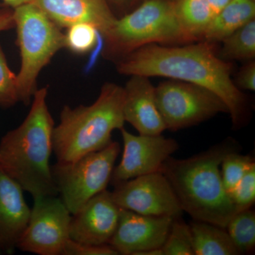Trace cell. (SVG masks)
I'll return each mask as SVG.
<instances>
[{
  "label": "cell",
  "instance_id": "d4e9b609",
  "mask_svg": "<svg viewBox=\"0 0 255 255\" xmlns=\"http://www.w3.org/2000/svg\"><path fill=\"white\" fill-rule=\"evenodd\" d=\"M17 102H19V100L16 75L9 68L0 45V107L9 108Z\"/></svg>",
  "mask_w": 255,
  "mask_h": 255
},
{
  "label": "cell",
  "instance_id": "ffe728a7",
  "mask_svg": "<svg viewBox=\"0 0 255 255\" xmlns=\"http://www.w3.org/2000/svg\"><path fill=\"white\" fill-rule=\"evenodd\" d=\"M219 57L223 60H253L255 58V19L223 40Z\"/></svg>",
  "mask_w": 255,
  "mask_h": 255
},
{
  "label": "cell",
  "instance_id": "4fadbf2b",
  "mask_svg": "<svg viewBox=\"0 0 255 255\" xmlns=\"http://www.w3.org/2000/svg\"><path fill=\"white\" fill-rule=\"evenodd\" d=\"M120 211L112 192L102 191L72 216L70 239L95 246L109 244L118 226Z\"/></svg>",
  "mask_w": 255,
  "mask_h": 255
},
{
  "label": "cell",
  "instance_id": "e0dca14e",
  "mask_svg": "<svg viewBox=\"0 0 255 255\" xmlns=\"http://www.w3.org/2000/svg\"><path fill=\"white\" fill-rule=\"evenodd\" d=\"M253 19H255V0H231L213 18L203 38L214 43L222 41Z\"/></svg>",
  "mask_w": 255,
  "mask_h": 255
},
{
  "label": "cell",
  "instance_id": "4316f807",
  "mask_svg": "<svg viewBox=\"0 0 255 255\" xmlns=\"http://www.w3.org/2000/svg\"><path fill=\"white\" fill-rule=\"evenodd\" d=\"M64 255H117L118 252L110 245L85 244L69 239L64 248Z\"/></svg>",
  "mask_w": 255,
  "mask_h": 255
},
{
  "label": "cell",
  "instance_id": "8992f818",
  "mask_svg": "<svg viewBox=\"0 0 255 255\" xmlns=\"http://www.w3.org/2000/svg\"><path fill=\"white\" fill-rule=\"evenodd\" d=\"M13 14L21 55L16 75L18 100L28 105L38 90L41 70L65 48V33L33 3L14 8Z\"/></svg>",
  "mask_w": 255,
  "mask_h": 255
},
{
  "label": "cell",
  "instance_id": "2e32d148",
  "mask_svg": "<svg viewBox=\"0 0 255 255\" xmlns=\"http://www.w3.org/2000/svg\"><path fill=\"white\" fill-rule=\"evenodd\" d=\"M22 188L0 169V254L14 253L29 221Z\"/></svg>",
  "mask_w": 255,
  "mask_h": 255
},
{
  "label": "cell",
  "instance_id": "6da1fadb",
  "mask_svg": "<svg viewBox=\"0 0 255 255\" xmlns=\"http://www.w3.org/2000/svg\"><path fill=\"white\" fill-rule=\"evenodd\" d=\"M117 69L129 76L165 77L204 87L227 106L235 128L247 122L246 96L231 79L232 64L220 58L214 42L173 47L146 45L117 60Z\"/></svg>",
  "mask_w": 255,
  "mask_h": 255
},
{
  "label": "cell",
  "instance_id": "ba28073f",
  "mask_svg": "<svg viewBox=\"0 0 255 255\" xmlns=\"http://www.w3.org/2000/svg\"><path fill=\"white\" fill-rule=\"evenodd\" d=\"M155 98L166 129L172 131L228 113L227 106L214 92L180 80L161 82L155 87Z\"/></svg>",
  "mask_w": 255,
  "mask_h": 255
},
{
  "label": "cell",
  "instance_id": "d6986e66",
  "mask_svg": "<svg viewBox=\"0 0 255 255\" xmlns=\"http://www.w3.org/2000/svg\"><path fill=\"white\" fill-rule=\"evenodd\" d=\"M174 4L179 22L190 41L203 38L214 17L207 0H174Z\"/></svg>",
  "mask_w": 255,
  "mask_h": 255
},
{
  "label": "cell",
  "instance_id": "83f0119b",
  "mask_svg": "<svg viewBox=\"0 0 255 255\" xmlns=\"http://www.w3.org/2000/svg\"><path fill=\"white\" fill-rule=\"evenodd\" d=\"M236 83L238 88L254 92L255 90V62L250 60L238 73Z\"/></svg>",
  "mask_w": 255,
  "mask_h": 255
},
{
  "label": "cell",
  "instance_id": "277c9868",
  "mask_svg": "<svg viewBox=\"0 0 255 255\" xmlns=\"http://www.w3.org/2000/svg\"><path fill=\"white\" fill-rule=\"evenodd\" d=\"M124 89L107 82L91 105L65 106L52 136L58 163H70L108 145L116 129L124 128Z\"/></svg>",
  "mask_w": 255,
  "mask_h": 255
},
{
  "label": "cell",
  "instance_id": "1f68e13d",
  "mask_svg": "<svg viewBox=\"0 0 255 255\" xmlns=\"http://www.w3.org/2000/svg\"><path fill=\"white\" fill-rule=\"evenodd\" d=\"M1 1H3V5L14 9L21 5L31 3L33 0H1Z\"/></svg>",
  "mask_w": 255,
  "mask_h": 255
},
{
  "label": "cell",
  "instance_id": "52a82bcc",
  "mask_svg": "<svg viewBox=\"0 0 255 255\" xmlns=\"http://www.w3.org/2000/svg\"><path fill=\"white\" fill-rule=\"evenodd\" d=\"M119 153V142L112 141L75 162H57L51 168L58 193L70 214L78 212L92 197L107 189Z\"/></svg>",
  "mask_w": 255,
  "mask_h": 255
},
{
  "label": "cell",
  "instance_id": "4dcf8cb0",
  "mask_svg": "<svg viewBox=\"0 0 255 255\" xmlns=\"http://www.w3.org/2000/svg\"><path fill=\"white\" fill-rule=\"evenodd\" d=\"M120 9H127L137 2L138 0H110Z\"/></svg>",
  "mask_w": 255,
  "mask_h": 255
},
{
  "label": "cell",
  "instance_id": "44dd1931",
  "mask_svg": "<svg viewBox=\"0 0 255 255\" xmlns=\"http://www.w3.org/2000/svg\"><path fill=\"white\" fill-rule=\"evenodd\" d=\"M228 233L240 254L255 246V214L251 209L236 213L228 223Z\"/></svg>",
  "mask_w": 255,
  "mask_h": 255
},
{
  "label": "cell",
  "instance_id": "3957f363",
  "mask_svg": "<svg viewBox=\"0 0 255 255\" xmlns=\"http://www.w3.org/2000/svg\"><path fill=\"white\" fill-rule=\"evenodd\" d=\"M233 151H238L237 144L228 139L189 158L169 157L164 162L161 172L172 186L183 211L194 221L226 229L236 214L220 169L223 158Z\"/></svg>",
  "mask_w": 255,
  "mask_h": 255
},
{
  "label": "cell",
  "instance_id": "484cf974",
  "mask_svg": "<svg viewBox=\"0 0 255 255\" xmlns=\"http://www.w3.org/2000/svg\"><path fill=\"white\" fill-rule=\"evenodd\" d=\"M236 213L251 209L255 201V163L231 194Z\"/></svg>",
  "mask_w": 255,
  "mask_h": 255
},
{
  "label": "cell",
  "instance_id": "9c48e42d",
  "mask_svg": "<svg viewBox=\"0 0 255 255\" xmlns=\"http://www.w3.org/2000/svg\"><path fill=\"white\" fill-rule=\"evenodd\" d=\"M29 221L16 248L40 255H63L70 239L71 214L57 196L33 199Z\"/></svg>",
  "mask_w": 255,
  "mask_h": 255
},
{
  "label": "cell",
  "instance_id": "f546056e",
  "mask_svg": "<svg viewBox=\"0 0 255 255\" xmlns=\"http://www.w3.org/2000/svg\"><path fill=\"white\" fill-rule=\"evenodd\" d=\"M231 0H207L214 16L219 14Z\"/></svg>",
  "mask_w": 255,
  "mask_h": 255
},
{
  "label": "cell",
  "instance_id": "7c38bea8",
  "mask_svg": "<svg viewBox=\"0 0 255 255\" xmlns=\"http://www.w3.org/2000/svg\"><path fill=\"white\" fill-rule=\"evenodd\" d=\"M173 218L145 216L121 208L118 226L109 245L119 255H138L142 252L162 248Z\"/></svg>",
  "mask_w": 255,
  "mask_h": 255
},
{
  "label": "cell",
  "instance_id": "7a4b0ae2",
  "mask_svg": "<svg viewBox=\"0 0 255 255\" xmlns=\"http://www.w3.org/2000/svg\"><path fill=\"white\" fill-rule=\"evenodd\" d=\"M48 89H38L21 125L0 141V169L34 198L57 196L50 167L54 121L47 104Z\"/></svg>",
  "mask_w": 255,
  "mask_h": 255
},
{
  "label": "cell",
  "instance_id": "9a60e30c",
  "mask_svg": "<svg viewBox=\"0 0 255 255\" xmlns=\"http://www.w3.org/2000/svg\"><path fill=\"white\" fill-rule=\"evenodd\" d=\"M124 89L125 122L142 135H159L166 130L155 98V87L148 77L130 76Z\"/></svg>",
  "mask_w": 255,
  "mask_h": 255
},
{
  "label": "cell",
  "instance_id": "f1b7e54d",
  "mask_svg": "<svg viewBox=\"0 0 255 255\" xmlns=\"http://www.w3.org/2000/svg\"><path fill=\"white\" fill-rule=\"evenodd\" d=\"M14 28L12 8L3 5L0 7V32Z\"/></svg>",
  "mask_w": 255,
  "mask_h": 255
},
{
  "label": "cell",
  "instance_id": "ac0fdd59",
  "mask_svg": "<svg viewBox=\"0 0 255 255\" xmlns=\"http://www.w3.org/2000/svg\"><path fill=\"white\" fill-rule=\"evenodd\" d=\"M189 227L194 255H240L225 228L199 221L191 223Z\"/></svg>",
  "mask_w": 255,
  "mask_h": 255
},
{
  "label": "cell",
  "instance_id": "30bf717a",
  "mask_svg": "<svg viewBox=\"0 0 255 255\" xmlns=\"http://www.w3.org/2000/svg\"><path fill=\"white\" fill-rule=\"evenodd\" d=\"M112 191L122 209L145 216L177 219L184 212L175 192L161 172L145 174L116 184Z\"/></svg>",
  "mask_w": 255,
  "mask_h": 255
},
{
  "label": "cell",
  "instance_id": "7402d4cb",
  "mask_svg": "<svg viewBox=\"0 0 255 255\" xmlns=\"http://www.w3.org/2000/svg\"><path fill=\"white\" fill-rule=\"evenodd\" d=\"M255 163L253 157L241 155L238 151L228 153L221 164V173L223 185L231 196L235 188Z\"/></svg>",
  "mask_w": 255,
  "mask_h": 255
},
{
  "label": "cell",
  "instance_id": "cb8c5ba5",
  "mask_svg": "<svg viewBox=\"0 0 255 255\" xmlns=\"http://www.w3.org/2000/svg\"><path fill=\"white\" fill-rule=\"evenodd\" d=\"M174 219L168 236L162 246L164 255H193L192 237L189 225Z\"/></svg>",
  "mask_w": 255,
  "mask_h": 255
},
{
  "label": "cell",
  "instance_id": "8fae6325",
  "mask_svg": "<svg viewBox=\"0 0 255 255\" xmlns=\"http://www.w3.org/2000/svg\"><path fill=\"white\" fill-rule=\"evenodd\" d=\"M124 152L120 163L114 167L110 182L114 185L145 174L161 172L164 162L179 148L172 138L159 135H132L121 129Z\"/></svg>",
  "mask_w": 255,
  "mask_h": 255
},
{
  "label": "cell",
  "instance_id": "603a6c76",
  "mask_svg": "<svg viewBox=\"0 0 255 255\" xmlns=\"http://www.w3.org/2000/svg\"><path fill=\"white\" fill-rule=\"evenodd\" d=\"M65 33V48L75 54H86L95 48L100 32L93 25L78 23L69 26Z\"/></svg>",
  "mask_w": 255,
  "mask_h": 255
},
{
  "label": "cell",
  "instance_id": "5b68a950",
  "mask_svg": "<svg viewBox=\"0 0 255 255\" xmlns=\"http://www.w3.org/2000/svg\"><path fill=\"white\" fill-rule=\"evenodd\" d=\"M103 37L102 53L117 60L146 45L191 42L179 22L174 0H145L132 12L117 18Z\"/></svg>",
  "mask_w": 255,
  "mask_h": 255
},
{
  "label": "cell",
  "instance_id": "5bb4252c",
  "mask_svg": "<svg viewBox=\"0 0 255 255\" xmlns=\"http://www.w3.org/2000/svg\"><path fill=\"white\" fill-rule=\"evenodd\" d=\"M31 3L60 28L75 23H90L103 36L117 19L110 0H33Z\"/></svg>",
  "mask_w": 255,
  "mask_h": 255
}]
</instances>
